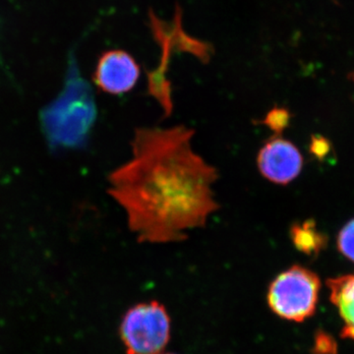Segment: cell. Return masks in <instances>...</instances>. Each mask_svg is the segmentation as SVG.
<instances>
[{
    "label": "cell",
    "mask_w": 354,
    "mask_h": 354,
    "mask_svg": "<svg viewBox=\"0 0 354 354\" xmlns=\"http://www.w3.org/2000/svg\"><path fill=\"white\" fill-rule=\"evenodd\" d=\"M291 241L300 252L317 255L327 245V237L319 232L314 221L297 223L291 227Z\"/></svg>",
    "instance_id": "cell-8"
},
{
    "label": "cell",
    "mask_w": 354,
    "mask_h": 354,
    "mask_svg": "<svg viewBox=\"0 0 354 354\" xmlns=\"http://www.w3.org/2000/svg\"><path fill=\"white\" fill-rule=\"evenodd\" d=\"M330 299L344 324V335L354 339V274L329 281Z\"/></svg>",
    "instance_id": "cell-7"
},
{
    "label": "cell",
    "mask_w": 354,
    "mask_h": 354,
    "mask_svg": "<svg viewBox=\"0 0 354 354\" xmlns=\"http://www.w3.org/2000/svg\"><path fill=\"white\" fill-rule=\"evenodd\" d=\"M290 120V113L286 109H274L268 113L264 122L276 134H281L288 127Z\"/></svg>",
    "instance_id": "cell-10"
},
{
    "label": "cell",
    "mask_w": 354,
    "mask_h": 354,
    "mask_svg": "<svg viewBox=\"0 0 354 354\" xmlns=\"http://www.w3.org/2000/svg\"><path fill=\"white\" fill-rule=\"evenodd\" d=\"M320 281L314 272L295 266L279 274L268 291V304L286 320L301 322L314 313Z\"/></svg>",
    "instance_id": "cell-3"
},
{
    "label": "cell",
    "mask_w": 354,
    "mask_h": 354,
    "mask_svg": "<svg viewBox=\"0 0 354 354\" xmlns=\"http://www.w3.org/2000/svg\"><path fill=\"white\" fill-rule=\"evenodd\" d=\"M171 335V319L164 305L145 302L128 310L120 325L127 354H162Z\"/></svg>",
    "instance_id": "cell-4"
},
{
    "label": "cell",
    "mask_w": 354,
    "mask_h": 354,
    "mask_svg": "<svg viewBox=\"0 0 354 354\" xmlns=\"http://www.w3.org/2000/svg\"><path fill=\"white\" fill-rule=\"evenodd\" d=\"M194 133L184 125L136 128L131 157L109 174V195L142 243L183 241L220 209L218 171L195 152Z\"/></svg>",
    "instance_id": "cell-1"
},
{
    "label": "cell",
    "mask_w": 354,
    "mask_h": 354,
    "mask_svg": "<svg viewBox=\"0 0 354 354\" xmlns=\"http://www.w3.org/2000/svg\"><path fill=\"white\" fill-rule=\"evenodd\" d=\"M302 164V156L297 147L281 137L270 139L257 156L260 174L277 184H288L295 180L301 171Z\"/></svg>",
    "instance_id": "cell-6"
},
{
    "label": "cell",
    "mask_w": 354,
    "mask_h": 354,
    "mask_svg": "<svg viewBox=\"0 0 354 354\" xmlns=\"http://www.w3.org/2000/svg\"><path fill=\"white\" fill-rule=\"evenodd\" d=\"M337 246L348 259L354 262V220L346 223L339 232Z\"/></svg>",
    "instance_id": "cell-9"
},
{
    "label": "cell",
    "mask_w": 354,
    "mask_h": 354,
    "mask_svg": "<svg viewBox=\"0 0 354 354\" xmlns=\"http://www.w3.org/2000/svg\"><path fill=\"white\" fill-rule=\"evenodd\" d=\"M141 68L129 53L123 50L104 51L97 60L94 82L102 92L122 95L130 92L138 82Z\"/></svg>",
    "instance_id": "cell-5"
},
{
    "label": "cell",
    "mask_w": 354,
    "mask_h": 354,
    "mask_svg": "<svg viewBox=\"0 0 354 354\" xmlns=\"http://www.w3.org/2000/svg\"><path fill=\"white\" fill-rule=\"evenodd\" d=\"M97 118L92 88L71 68L64 92L41 111V123L48 145L58 149L83 148Z\"/></svg>",
    "instance_id": "cell-2"
},
{
    "label": "cell",
    "mask_w": 354,
    "mask_h": 354,
    "mask_svg": "<svg viewBox=\"0 0 354 354\" xmlns=\"http://www.w3.org/2000/svg\"><path fill=\"white\" fill-rule=\"evenodd\" d=\"M162 354H164V353H162ZM167 354H171V353H167Z\"/></svg>",
    "instance_id": "cell-12"
},
{
    "label": "cell",
    "mask_w": 354,
    "mask_h": 354,
    "mask_svg": "<svg viewBox=\"0 0 354 354\" xmlns=\"http://www.w3.org/2000/svg\"><path fill=\"white\" fill-rule=\"evenodd\" d=\"M310 151L316 158H324L330 153V142L322 136H314L312 138Z\"/></svg>",
    "instance_id": "cell-11"
}]
</instances>
